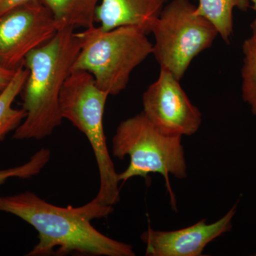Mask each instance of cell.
Returning a JSON list of instances; mask_svg holds the SVG:
<instances>
[{
	"label": "cell",
	"instance_id": "cell-15",
	"mask_svg": "<svg viewBox=\"0 0 256 256\" xmlns=\"http://www.w3.org/2000/svg\"><path fill=\"white\" fill-rule=\"evenodd\" d=\"M52 152L47 148H42L31 156L28 162L20 166L0 170V186L10 178H30L40 174L48 164Z\"/></svg>",
	"mask_w": 256,
	"mask_h": 256
},
{
	"label": "cell",
	"instance_id": "cell-11",
	"mask_svg": "<svg viewBox=\"0 0 256 256\" xmlns=\"http://www.w3.org/2000/svg\"><path fill=\"white\" fill-rule=\"evenodd\" d=\"M60 28H88L95 25L96 9L100 0H42Z\"/></svg>",
	"mask_w": 256,
	"mask_h": 256
},
{
	"label": "cell",
	"instance_id": "cell-16",
	"mask_svg": "<svg viewBox=\"0 0 256 256\" xmlns=\"http://www.w3.org/2000/svg\"><path fill=\"white\" fill-rule=\"evenodd\" d=\"M16 70H9L0 66V92H2L8 86L14 76Z\"/></svg>",
	"mask_w": 256,
	"mask_h": 256
},
{
	"label": "cell",
	"instance_id": "cell-14",
	"mask_svg": "<svg viewBox=\"0 0 256 256\" xmlns=\"http://www.w3.org/2000/svg\"><path fill=\"white\" fill-rule=\"evenodd\" d=\"M252 35L242 44V97L256 116V18L250 24Z\"/></svg>",
	"mask_w": 256,
	"mask_h": 256
},
{
	"label": "cell",
	"instance_id": "cell-20",
	"mask_svg": "<svg viewBox=\"0 0 256 256\" xmlns=\"http://www.w3.org/2000/svg\"></svg>",
	"mask_w": 256,
	"mask_h": 256
},
{
	"label": "cell",
	"instance_id": "cell-12",
	"mask_svg": "<svg viewBox=\"0 0 256 256\" xmlns=\"http://www.w3.org/2000/svg\"><path fill=\"white\" fill-rule=\"evenodd\" d=\"M250 8V0H200L195 12L213 24L218 35L227 44L234 31V9L246 11Z\"/></svg>",
	"mask_w": 256,
	"mask_h": 256
},
{
	"label": "cell",
	"instance_id": "cell-13",
	"mask_svg": "<svg viewBox=\"0 0 256 256\" xmlns=\"http://www.w3.org/2000/svg\"><path fill=\"white\" fill-rule=\"evenodd\" d=\"M18 69L11 82L0 92V140L11 131L15 130L26 116L24 109H15L12 104L18 94H21L28 75V70L24 68Z\"/></svg>",
	"mask_w": 256,
	"mask_h": 256
},
{
	"label": "cell",
	"instance_id": "cell-10",
	"mask_svg": "<svg viewBox=\"0 0 256 256\" xmlns=\"http://www.w3.org/2000/svg\"><path fill=\"white\" fill-rule=\"evenodd\" d=\"M168 0H100L95 22L102 30L138 26L150 33Z\"/></svg>",
	"mask_w": 256,
	"mask_h": 256
},
{
	"label": "cell",
	"instance_id": "cell-4",
	"mask_svg": "<svg viewBox=\"0 0 256 256\" xmlns=\"http://www.w3.org/2000/svg\"><path fill=\"white\" fill-rule=\"evenodd\" d=\"M108 94L96 85L92 74L72 70L60 97V114L85 134L92 146L100 174L96 201L114 206L120 201L118 173L108 149L104 114Z\"/></svg>",
	"mask_w": 256,
	"mask_h": 256
},
{
	"label": "cell",
	"instance_id": "cell-5",
	"mask_svg": "<svg viewBox=\"0 0 256 256\" xmlns=\"http://www.w3.org/2000/svg\"><path fill=\"white\" fill-rule=\"evenodd\" d=\"M182 138L160 132L142 112L122 121L112 138V154L120 160L129 156L130 162L124 172L118 174L119 182L158 173L166 180L172 194L170 175L180 180L188 176Z\"/></svg>",
	"mask_w": 256,
	"mask_h": 256
},
{
	"label": "cell",
	"instance_id": "cell-18",
	"mask_svg": "<svg viewBox=\"0 0 256 256\" xmlns=\"http://www.w3.org/2000/svg\"><path fill=\"white\" fill-rule=\"evenodd\" d=\"M250 2H252V9L256 11V0H250Z\"/></svg>",
	"mask_w": 256,
	"mask_h": 256
},
{
	"label": "cell",
	"instance_id": "cell-1",
	"mask_svg": "<svg viewBox=\"0 0 256 256\" xmlns=\"http://www.w3.org/2000/svg\"><path fill=\"white\" fill-rule=\"evenodd\" d=\"M112 206L94 198L82 206L60 207L28 191L0 196V212L16 216L38 232L28 256H136L130 245L106 236L90 223L110 215Z\"/></svg>",
	"mask_w": 256,
	"mask_h": 256
},
{
	"label": "cell",
	"instance_id": "cell-2",
	"mask_svg": "<svg viewBox=\"0 0 256 256\" xmlns=\"http://www.w3.org/2000/svg\"><path fill=\"white\" fill-rule=\"evenodd\" d=\"M80 50L77 32L64 28L26 56L28 75L21 92L26 116L15 130L14 139L42 140L60 126V92Z\"/></svg>",
	"mask_w": 256,
	"mask_h": 256
},
{
	"label": "cell",
	"instance_id": "cell-19",
	"mask_svg": "<svg viewBox=\"0 0 256 256\" xmlns=\"http://www.w3.org/2000/svg\"><path fill=\"white\" fill-rule=\"evenodd\" d=\"M255 256H256V255H255Z\"/></svg>",
	"mask_w": 256,
	"mask_h": 256
},
{
	"label": "cell",
	"instance_id": "cell-9",
	"mask_svg": "<svg viewBox=\"0 0 256 256\" xmlns=\"http://www.w3.org/2000/svg\"><path fill=\"white\" fill-rule=\"evenodd\" d=\"M237 204L214 223L208 224L205 218L191 226L162 232L152 229L143 232L140 238L146 245L148 256H202L206 246L212 240L229 232L232 220L236 213Z\"/></svg>",
	"mask_w": 256,
	"mask_h": 256
},
{
	"label": "cell",
	"instance_id": "cell-6",
	"mask_svg": "<svg viewBox=\"0 0 256 256\" xmlns=\"http://www.w3.org/2000/svg\"><path fill=\"white\" fill-rule=\"evenodd\" d=\"M190 0H172L163 8L151 32L152 54L160 69L181 80L192 60L210 48L218 35L213 24L195 12Z\"/></svg>",
	"mask_w": 256,
	"mask_h": 256
},
{
	"label": "cell",
	"instance_id": "cell-3",
	"mask_svg": "<svg viewBox=\"0 0 256 256\" xmlns=\"http://www.w3.org/2000/svg\"><path fill=\"white\" fill-rule=\"evenodd\" d=\"M146 34L132 25L108 31L95 25L84 28L77 32L80 50L72 70L88 72L101 90L118 95L127 87L132 70L152 54Z\"/></svg>",
	"mask_w": 256,
	"mask_h": 256
},
{
	"label": "cell",
	"instance_id": "cell-17",
	"mask_svg": "<svg viewBox=\"0 0 256 256\" xmlns=\"http://www.w3.org/2000/svg\"><path fill=\"white\" fill-rule=\"evenodd\" d=\"M31 0H0V15L10 9L28 2Z\"/></svg>",
	"mask_w": 256,
	"mask_h": 256
},
{
	"label": "cell",
	"instance_id": "cell-8",
	"mask_svg": "<svg viewBox=\"0 0 256 256\" xmlns=\"http://www.w3.org/2000/svg\"><path fill=\"white\" fill-rule=\"evenodd\" d=\"M168 70L160 69L159 77L142 95V112L152 124L169 136H192L200 129L202 114Z\"/></svg>",
	"mask_w": 256,
	"mask_h": 256
},
{
	"label": "cell",
	"instance_id": "cell-7",
	"mask_svg": "<svg viewBox=\"0 0 256 256\" xmlns=\"http://www.w3.org/2000/svg\"><path fill=\"white\" fill-rule=\"evenodd\" d=\"M60 30L42 0H31L0 15V66L16 70L28 54Z\"/></svg>",
	"mask_w": 256,
	"mask_h": 256
}]
</instances>
